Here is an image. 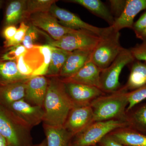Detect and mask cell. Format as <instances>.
Returning <instances> with one entry per match:
<instances>
[{
    "instance_id": "cell-1",
    "label": "cell",
    "mask_w": 146,
    "mask_h": 146,
    "mask_svg": "<svg viewBox=\"0 0 146 146\" xmlns=\"http://www.w3.org/2000/svg\"><path fill=\"white\" fill-rule=\"evenodd\" d=\"M75 106L67 94L65 84L58 77L48 79L46 94L43 105L44 124L64 126L69 113Z\"/></svg>"
},
{
    "instance_id": "cell-2",
    "label": "cell",
    "mask_w": 146,
    "mask_h": 146,
    "mask_svg": "<svg viewBox=\"0 0 146 146\" xmlns=\"http://www.w3.org/2000/svg\"><path fill=\"white\" fill-rule=\"evenodd\" d=\"M121 89L106 96H100L91 103L94 122L111 120L120 116L127 106L126 93Z\"/></svg>"
},
{
    "instance_id": "cell-3",
    "label": "cell",
    "mask_w": 146,
    "mask_h": 146,
    "mask_svg": "<svg viewBox=\"0 0 146 146\" xmlns=\"http://www.w3.org/2000/svg\"><path fill=\"white\" fill-rule=\"evenodd\" d=\"M120 32L112 31L102 37L91 52L89 60L102 71L109 67L123 48L120 42Z\"/></svg>"
},
{
    "instance_id": "cell-4",
    "label": "cell",
    "mask_w": 146,
    "mask_h": 146,
    "mask_svg": "<svg viewBox=\"0 0 146 146\" xmlns=\"http://www.w3.org/2000/svg\"><path fill=\"white\" fill-rule=\"evenodd\" d=\"M31 129L13 114L12 117H11L0 108V134L5 138L8 145H32Z\"/></svg>"
},
{
    "instance_id": "cell-5",
    "label": "cell",
    "mask_w": 146,
    "mask_h": 146,
    "mask_svg": "<svg viewBox=\"0 0 146 146\" xmlns=\"http://www.w3.org/2000/svg\"><path fill=\"white\" fill-rule=\"evenodd\" d=\"M128 124L119 120L111 119L95 122L72 139L69 146H95L108 133Z\"/></svg>"
},
{
    "instance_id": "cell-6",
    "label": "cell",
    "mask_w": 146,
    "mask_h": 146,
    "mask_svg": "<svg viewBox=\"0 0 146 146\" xmlns=\"http://www.w3.org/2000/svg\"><path fill=\"white\" fill-rule=\"evenodd\" d=\"M135 60L130 49L123 48L109 67L102 71L100 89L103 92L114 93L120 87L119 80L123 68Z\"/></svg>"
},
{
    "instance_id": "cell-7",
    "label": "cell",
    "mask_w": 146,
    "mask_h": 146,
    "mask_svg": "<svg viewBox=\"0 0 146 146\" xmlns=\"http://www.w3.org/2000/svg\"><path fill=\"white\" fill-rule=\"evenodd\" d=\"M101 38L91 32L76 30L58 40L51 39L48 37L47 39L48 44L72 52L78 50L93 51Z\"/></svg>"
},
{
    "instance_id": "cell-8",
    "label": "cell",
    "mask_w": 146,
    "mask_h": 146,
    "mask_svg": "<svg viewBox=\"0 0 146 146\" xmlns=\"http://www.w3.org/2000/svg\"><path fill=\"white\" fill-rule=\"evenodd\" d=\"M49 12L58 20L59 23L63 26L75 30L91 32L101 38L107 35L113 30L110 26L100 28L87 23L74 13L58 6L55 3L51 7Z\"/></svg>"
},
{
    "instance_id": "cell-9",
    "label": "cell",
    "mask_w": 146,
    "mask_h": 146,
    "mask_svg": "<svg viewBox=\"0 0 146 146\" xmlns=\"http://www.w3.org/2000/svg\"><path fill=\"white\" fill-rule=\"evenodd\" d=\"M11 113L19 121L31 129L43 121V107L32 105L24 99L9 105Z\"/></svg>"
},
{
    "instance_id": "cell-10",
    "label": "cell",
    "mask_w": 146,
    "mask_h": 146,
    "mask_svg": "<svg viewBox=\"0 0 146 146\" xmlns=\"http://www.w3.org/2000/svg\"><path fill=\"white\" fill-rule=\"evenodd\" d=\"M28 20L31 25L44 31L54 40H59L66 34L76 31L60 25L57 19L50 12L32 14Z\"/></svg>"
},
{
    "instance_id": "cell-11",
    "label": "cell",
    "mask_w": 146,
    "mask_h": 146,
    "mask_svg": "<svg viewBox=\"0 0 146 146\" xmlns=\"http://www.w3.org/2000/svg\"><path fill=\"white\" fill-rule=\"evenodd\" d=\"M93 122L94 113L90 105L76 106L71 110L63 127L74 137Z\"/></svg>"
},
{
    "instance_id": "cell-12",
    "label": "cell",
    "mask_w": 146,
    "mask_h": 146,
    "mask_svg": "<svg viewBox=\"0 0 146 146\" xmlns=\"http://www.w3.org/2000/svg\"><path fill=\"white\" fill-rule=\"evenodd\" d=\"M64 83L67 94L76 107L90 105L103 94L100 89L94 86L74 82Z\"/></svg>"
},
{
    "instance_id": "cell-13",
    "label": "cell",
    "mask_w": 146,
    "mask_h": 146,
    "mask_svg": "<svg viewBox=\"0 0 146 146\" xmlns=\"http://www.w3.org/2000/svg\"><path fill=\"white\" fill-rule=\"evenodd\" d=\"M48 85L44 76L32 77L27 82L24 100L32 105L43 107Z\"/></svg>"
},
{
    "instance_id": "cell-14",
    "label": "cell",
    "mask_w": 146,
    "mask_h": 146,
    "mask_svg": "<svg viewBox=\"0 0 146 146\" xmlns=\"http://www.w3.org/2000/svg\"><path fill=\"white\" fill-rule=\"evenodd\" d=\"M146 9V0H127L125 8L121 15L115 19L111 27L115 31L123 29H132L135 17L142 11Z\"/></svg>"
},
{
    "instance_id": "cell-15",
    "label": "cell",
    "mask_w": 146,
    "mask_h": 146,
    "mask_svg": "<svg viewBox=\"0 0 146 146\" xmlns=\"http://www.w3.org/2000/svg\"><path fill=\"white\" fill-rule=\"evenodd\" d=\"M99 68L89 60L78 72L70 77L60 78L63 82H74L94 86L100 89V74Z\"/></svg>"
},
{
    "instance_id": "cell-16",
    "label": "cell",
    "mask_w": 146,
    "mask_h": 146,
    "mask_svg": "<svg viewBox=\"0 0 146 146\" xmlns=\"http://www.w3.org/2000/svg\"><path fill=\"white\" fill-rule=\"evenodd\" d=\"M92 51L76 50L71 52L61 69L58 77L66 78L78 72L90 59Z\"/></svg>"
},
{
    "instance_id": "cell-17",
    "label": "cell",
    "mask_w": 146,
    "mask_h": 146,
    "mask_svg": "<svg viewBox=\"0 0 146 146\" xmlns=\"http://www.w3.org/2000/svg\"><path fill=\"white\" fill-rule=\"evenodd\" d=\"M29 79L16 82L0 87V98L9 105L25 98L27 82Z\"/></svg>"
},
{
    "instance_id": "cell-18",
    "label": "cell",
    "mask_w": 146,
    "mask_h": 146,
    "mask_svg": "<svg viewBox=\"0 0 146 146\" xmlns=\"http://www.w3.org/2000/svg\"><path fill=\"white\" fill-rule=\"evenodd\" d=\"M47 146H69L74 136L63 126L44 124Z\"/></svg>"
},
{
    "instance_id": "cell-19",
    "label": "cell",
    "mask_w": 146,
    "mask_h": 146,
    "mask_svg": "<svg viewBox=\"0 0 146 146\" xmlns=\"http://www.w3.org/2000/svg\"><path fill=\"white\" fill-rule=\"evenodd\" d=\"M131 65L126 84L121 89L127 91L136 90L146 85V63L135 60Z\"/></svg>"
},
{
    "instance_id": "cell-20",
    "label": "cell",
    "mask_w": 146,
    "mask_h": 146,
    "mask_svg": "<svg viewBox=\"0 0 146 146\" xmlns=\"http://www.w3.org/2000/svg\"><path fill=\"white\" fill-rule=\"evenodd\" d=\"M27 0H16L9 3L7 7L5 25H16L27 19Z\"/></svg>"
},
{
    "instance_id": "cell-21",
    "label": "cell",
    "mask_w": 146,
    "mask_h": 146,
    "mask_svg": "<svg viewBox=\"0 0 146 146\" xmlns=\"http://www.w3.org/2000/svg\"><path fill=\"white\" fill-rule=\"evenodd\" d=\"M67 1L83 7L94 15L106 21L110 26H112L115 22V18L110 10L100 0H70Z\"/></svg>"
},
{
    "instance_id": "cell-22",
    "label": "cell",
    "mask_w": 146,
    "mask_h": 146,
    "mask_svg": "<svg viewBox=\"0 0 146 146\" xmlns=\"http://www.w3.org/2000/svg\"><path fill=\"white\" fill-rule=\"evenodd\" d=\"M30 78L21 74L16 61L0 60V84L2 85Z\"/></svg>"
},
{
    "instance_id": "cell-23",
    "label": "cell",
    "mask_w": 146,
    "mask_h": 146,
    "mask_svg": "<svg viewBox=\"0 0 146 146\" xmlns=\"http://www.w3.org/2000/svg\"><path fill=\"white\" fill-rule=\"evenodd\" d=\"M49 45L51 53L50 61L46 76L49 78L57 77L71 52Z\"/></svg>"
},
{
    "instance_id": "cell-24",
    "label": "cell",
    "mask_w": 146,
    "mask_h": 146,
    "mask_svg": "<svg viewBox=\"0 0 146 146\" xmlns=\"http://www.w3.org/2000/svg\"><path fill=\"white\" fill-rule=\"evenodd\" d=\"M110 136L125 146H146V135L132 129L117 132Z\"/></svg>"
},
{
    "instance_id": "cell-25",
    "label": "cell",
    "mask_w": 146,
    "mask_h": 146,
    "mask_svg": "<svg viewBox=\"0 0 146 146\" xmlns=\"http://www.w3.org/2000/svg\"><path fill=\"white\" fill-rule=\"evenodd\" d=\"M128 123L131 129L146 135V103L133 110L129 115Z\"/></svg>"
},
{
    "instance_id": "cell-26",
    "label": "cell",
    "mask_w": 146,
    "mask_h": 146,
    "mask_svg": "<svg viewBox=\"0 0 146 146\" xmlns=\"http://www.w3.org/2000/svg\"><path fill=\"white\" fill-rule=\"evenodd\" d=\"M58 1L54 0H28L27 1L26 14L29 20L31 15L41 12H49L50 8Z\"/></svg>"
},
{
    "instance_id": "cell-27",
    "label": "cell",
    "mask_w": 146,
    "mask_h": 146,
    "mask_svg": "<svg viewBox=\"0 0 146 146\" xmlns=\"http://www.w3.org/2000/svg\"><path fill=\"white\" fill-rule=\"evenodd\" d=\"M128 105L127 111L129 112L141 102L146 99V85L141 88L127 92Z\"/></svg>"
},
{
    "instance_id": "cell-28",
    "label": "cell",
    "mask_w": 146,
    "mask_h": 146,
    "mask_svg": "<svg viewBox=\"0 0 146 146\" xmlns=\"http://www.w3.org/2000/svg\"><path fill=\"white\" fill-rule=\"evenodd\" d=\"M29 27V26L26 25L25 22L21 23L20 27L17 29L16 34L11 39L4 42V46L8 48L21 44Z\"/></svg>"
},
{
    "instance_id": "cell-29",
    "label": "cell",
    "mask_w": 146,
    "mask_h": 146,
    "mask_svg": "<svg viewBox=\"0 0 146 146\" xmlns=\"http://www.w3.org/2000/svg\"><path fill=\"white\" fill-rule=\"evenodd\" d=\"M27 51V49L22 44L9 47L7 51L1 56L0 60L16 61L18 58L26 52Z\"/></svg>"
},
{
    "instance_id": "cell-30",
    "label": "cell",
    "mask_w": 146,
    "mask_h": 146,
    "mask_svg": "<svg viewBox=\"0 0 146 146\" xmlns=\"http://www.w3.org/2000/svg\"><path fill=\"white\" fill-rule=\"evenodd\" d=\"M40 31L39 29L31 25L27 31L22 44L27 50L32 48L35 44V43L39 38Z\"/></svg>"
},
{
    "instance_id": "cell-31",
    "label": "cell",
    "mask_w": 146,
    "mask_h": 146,
    "mask_svg": "<svg viewBox=\"0 0 146 146\" xmlns=\"http://www.w3.org/2000/svg\"><path fill=\"white\" fill-rule=\"evenodd\" d=\"M141 44L129 49L135 60L144 61L146 63V38Z\"/></svg>"
},
{
    "instance_id": "cell-32",
    "label": "cell",
    "mask_w": 146,
    "mask_h": 146,
    "mask_svg": "<svg viewBox=\"0 0 146 146\" xmlns=\"http://www.w3.org/2000/svg\"><path fill=\"white\" fill-rule=\"evenodd\" d=\"M110 12L115 20L122 13L125 8L127 1L125 0H110L109 1Z\"/></svg>"
},
{
    "instance_id": "cell-33",
    "label": "cell",
    "mask_w": 146,
    "mask_h": 146,
    "mask_svg": "<svg viewBox=\"0 0 146 146\" xmlns=\"http://www.w3.org/2000/svg\"><path fill=\"white\" fill-rule=\"evenodd\" d=\"M146 28V11L133 24V30L136 37Z\"/></svg>"
},
{
    "instance_id": "cell-34",
    "label": "cell",
    "mask_w": 146,
    "mask_h": 146,
    "mask_svg": "<svg viewBox=\"0 0 146 146\" xmlns=\"http://www.w3.org/2000/svg\"><path fill=\"white\" fill-rule=\"evenodd\" d=\"M18 29L14 25H9L6 26L3 30L2 35L5 41L11 39L16 34Z\"/></svg>"
},
{
    "instance_id": "cell-35",
    "label": "cell",
    "mask_w": 146,
    "mask_h": 146,
    "mask_svg": "<svg viewBox=\"0 0 146 146\" xmlns=\"http://www.w3.org/2000/svg\"><path fill=\"white\" fill-rule=\"evenodd\" d=\"M99 143L101 146H125L118 143L110 136H106Z\"/></svg>"
},
{
    "instance_id": "cell-36",
    "label": "cell",
    "mask_w": 146,
    "mask_h": 146,
    "mask_svg": "<svg viewBox=\"0 0 146 146\" xmlns=\"http://www.w3.org/2000/svg\"><path fill=\"white\" fill-rule=\"evenodd\" d=\"M0 146H8V144L6 140L0 134Z\"/></svg>"
},
{
    "instance_id": "cell-37",
    "label": "cell",
    "mask_w": 146,
    "mask_h": 146,
    "mask_svg": "<svg viewBox=\"0 0 146 146\" xmlns=\"http://www.w3.org/2000/svg\"><path fill=\"white\" fill-rule=\"evenodd\" d=\"M137 38L141 39L142 40L146 38V28L139 35Z\"/></svg>"
},
{
    "instance_id": "cell-38",
    "label": "cell",
    "mask_w": 146,
    "mask_h": 146,
    "mask_svg": "<svg viewBox=\"0 0 146 146\" xmlns=\"http://www.w3.org/2000/svg\"><path fill=\"white\" fill-rule=\"evenodd\" d=\"M39 144H40V146H47L46 140L45 139Z\"/></svg>"
},
{
    "instance_id": "cell-39",
    "label": "cell",
    "mask_w": 146,
    "mask_h": 146,
    "mask_svg": "<svg viewBox=\"0 0 146 146\" xmlns=\"http://www.w3.org/2000/svg\"><path fill=\"white\" fill-rule=\"evenodd\" d=\"M8 146H10L9 145H8ZM31 146H40V144H36V145H32Z\"/></svg>"
},
{
    "instance_id": "cell-40",
    "label": "cell",
    "mask_w": 146,
    "mask_h": 146,
    "mask_svg": "<svg viewBox=\"0 0 146 146\" xmlns=\"http://www.w3.org/2000/svg\"><path fill=\"white\" fill-rule=\"evenodd\" d=\"M3 3V1H0V9L1 8V7Z\"/></svg>"
},
{
    "instance_id": "cell-41",
    "label": "cell",
    "mask_w": 146,
    "mask_h": 146,
    "mask_svg": "<svg viewBox=\"0 0 146 146\" xmlns=\"http://www.w3.org/2000/svg\"></svg>"
}]
</instances>
